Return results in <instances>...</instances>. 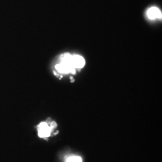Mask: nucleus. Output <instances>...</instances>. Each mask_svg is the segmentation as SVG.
<instances>
[{"label": "nucleus", "instance_id": "20e7f679", "mask_svg": "<svg viewBox=\"0 0 162 162\" xmlns=\"http://www.w3.org/2000/svg\"><path fill=\"white\" fill-rule=\"evenodd\" d=\"M146 14H147V16H148V18L150 19L161 18V12L158 8L156 7H153L150 8L148 10V11H147Z\"/></svg>", "mask_w": 162, "mask_h": 162}, {"label": "nucleus", "instance_id": "7ed1b4c3", "mask_svg": "<svg viewBox=\"0 0 162 162\" xmlns=\"http://www.w3.org/2000/svg\"><path fill=\"white\" fill-rule=\"evenodd\" d=\"M85 64V61L84 60V58L78 55H71V60H70V65L74 67L75 69L78 68V69H81L84 67Z\"/></svg>", "mask_w": 162, "mask_h": 162}, {"label": "nucleus", "instance_id": "39448f33", "mask_svg": "<svg viewBox=\"0 0 162 162\" xmlns=\"http://www.w3.org/2000/svg\"><path fill=\"white\" fill-rule=\"evenodd\" d=\"M82 160L81 157L76 156H70L66 160V162H82Z\"/></svg>", "mask_w": 162, "mask_h": 162}, {"label": "nucleus", "instance_id": "f257e3e1", "mask_svg": "<svg viewBox=\"0 0 162 162\" xmlns=\"http://www.w3.org/2000/svg\"><path fill=\"white\" fill-rule=\"evenodd\" d=\"M56 126V123L55 121H51L49 120L40 123L37 126L38 136L43 139L49 138Z\"/></svg>", "mask_w": 162, "mask_h": 162}, {"label": "nucleus", "instance_id": "f03ea898", "mask_svg": "<svg viewBox=\"0 0 162 162\" xmlns=\"http://www.w3.org/2000/svg\"><path fill=\"white\" fill-rule=\"evenodd\" d=\"M55 69L57 72L61 73V74H68V73H75V69L74 67H73L69 64L63 63H59L58 64H56Z\"/></svg>", "mask_w": 162, "mask_h": 162}]
</instances>
